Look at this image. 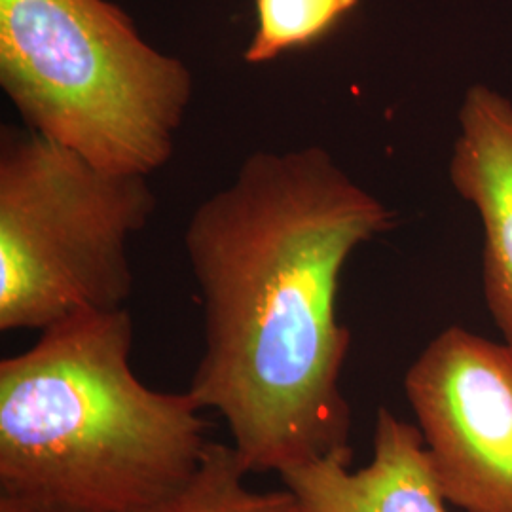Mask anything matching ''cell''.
<instances>
[{"instance_id":"5","label":"cell","mask_w":512,"mask_h":512,"mask_svg":"<svg viewBox=\"0 0 512 512\" xmlns=\"http://www.w3.org/2000/svg\"><path fill=\"white\" fill-rule=\"evenodd\" d=\"M404 393L444 499L512 512L511 346L448 327L408 368Z\"/></svg>"},{"instance_id":"4","label":"cell","mask_w":512,"mask_h":512,"mask_svg":"<svg viewBox=\"0 0 512 512\" xmlns=\"http://www.w3.org/2000/svg\"><path fill=\"white\" fill-rule=\"evenodd\" d=\"M147 179L103 169L33 129L2 128L0 330L124 308L128 241L156 209Z\"/></svg>"},{"instance_id":"2","label":"cell","mask_w":512,"mask_h":512,"mask_svg":"<svg viewBox=\"0 0 512 512\" xmlns=\"http://www.w3.org/2000/svg\"><path fill=\"white\" fill-rule=\"evenodd\" d=\"M126 308L80 311L0 363V486L76 512H131L192 475L200 404L143 384Z\"/></svg>"},{"instance_id":"9","label":"cell","mask_w":512,"mask_h":512,"mask_svg":"<svg viewBox=\"0 0 512 512\" xmlns=\"http://www.w3.org/2000/svg\"><path fill=\"white\" fill-rule=\"evenodd\" d=\"M256 31L245 61L264 65L294 48H306L351 12L359 0H255Z\"/></svg>"},{"instance_id":"8","label":"cell","mask_w":512,"mask_h":512,"mask_svg":"<svg viewBox=\"0 0 512 512\" xmlns=\"http://www.w3.org/2000/svg\"><path fill=\"white\" fill-rule=\"evenodd\" d=\"M232 444L209 442L198 469L164 497L131 512H300L294 495L253 490Z\"/></svg>"},{"instance_id":"10","label":"cell","mask_w":512,"mask_h":512,"mask_svg":"<svg viewBox=\"0 0 512 512\" xmlns=\"http://www.w3.org/2000/svg\"><path fill=\"white\" fill-rule=\"evenodd\" d=\"M0 512H76L71 509H63L57 505H48V503H40L33 501L27 497H19V495L4 494L0 495Z\"/></svg>"},{"instance_id":"3","label":"cell","mask_w":512,"mask_h":512,"mask_svg":"<svg viewBox=\"0 0 512 512\" xmlns=\"http://www.w3.org/2000/svg\"><path fill=\"white\" fill-rule=\"evenodd\" d=\"M0 86L38 135L148 177L175 150L194 78L109 0H0Z\"/></svg>"},{"instance_id":"6","label":"cell","mask_w":512,"mask_h":512,"mask_svg":"<svg viewBox=\"0 0 512 512\" xmlns=\"http://www.w3.org/2000/svg\"><path fill=\"white\" fill-rule=\"evenodd\" d=\"M450 183L484 226V294L512 348V101L486 84L461 101Z\"/></svg>"},{"instance_id":"7","label":"cell","mask_w":512,"mask_h":512,"mask_svg":"<svg viewBox=\"0 0 512 512\" xmlns=\"http://www.w3.org/2000/svg\"><path fill=\"white\" fill-rule=\"evenodd\" d=\"M372 459L351 471V448L279 473L300 512H446L418 425L380 408Z\"/></svg>"},{"instance_id":"1","label":"cell","mask_w":512,"mask_h":512,"mask_svg":"<svg viewBox=\"0 0 512 512\" xmlns=\"http://www.w3.org/2000/svg\"><path fill=\"white\" fill-rule=\"evenodd\" d=\"M393 224V211L315 145L251 154L188 220L203 306L188 393L226 421L249 475L349 450V330L336 294L351 253Z\"/></svg>"}]
</instances>
